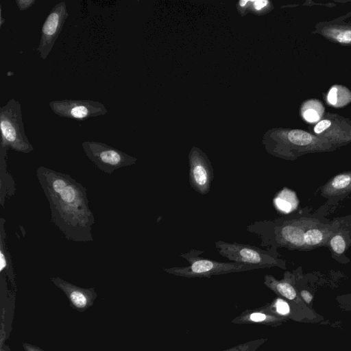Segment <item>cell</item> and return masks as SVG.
<instances>
[{
	"instance_id": "obj_1",
	"label": "cell",
	"mask_w": 351,
	"mask_h": 351,
	"mask_svg": "<svg viewBox=\"0 0 351 351\" xmlns=\"http://www.w3.org/2000/svg\"><path fill=\"white\" fill-rule=\"evenodd\" d=\"M38 182L47 198L51 220L67 240L93 241L95 217L90 210L86 189L69 174L40 166Z\"/></svg>"
},
{
	"instance_id": "obj_2",
	"label": "cell",
	"mask_w": 351,
	"mask_h": 351,
	"mask_svg": "<svg viewBox=\"0 0 351 351\" xmlns=\"http://www.w3.org/2000/svg\"><path fill=\"white\" fill-rule=\"evenodd\" d=\"M203 252L200 250L192 249L182 253L180 256L186 259L189 265L165 268L164 270L168 274L186 278H210L215 275L264 268L262 266L236 262H220L203 258L199 256Z\"/></svg>"
},
{
	"instance_id": "obj_3",
	"label": "cell",
	"mask_w": 351,
	"mask_h": 351,
	"mask_svg": "<svg viewBox=\"0 0 351 351\" xmlns=\"http://www.w3.org/2000/svg\"><path fill=\"white\" fill-rule=\"evenodd\" d=\"M0 148L29 154L34 150L24 130L21 105L14 98L0 108Z\"/></svg>"
},
{
	"instance_id": "obj_4",
	"label": "cell",
	"mask_w": 351,
	"mask_h": 351,
	"mask_svg": "<svg viewBox=\"0 0 351 351\" xmlns=\"http://www.w3.org/2000/svg\"><path fill=\"white\" fill-rule=\"evenodd\" d=\"M264 143L268 153L286 160H294L304 152L330 149L328 143L301 130H290L286 136L281 138H267Z\"/></svg>"
},
{
	"instance_id": "obj_5",
	"label": "cell",
	"mask_w": 351,
	"mask_h": 351,
	"mask_svg": "<svg viewBox=\"0 0 351 351\" xmlns=\"http://www.w3.org/2000/svg\"><path fill=\"white\" fill-rule=\"evenodd\" d=\"M215 244L219 254L231 262L262 266L264 268H286L285 261L278 257L276 250H262L254 245L237 242L228 243L221 240Z\"/></svg>"
},
{
	"instance_id": "obj_6",
	"label": "cell",
	"mask_w": 351,
	"mask_h": 351,
	"mask_svg": "<svg viewBox=\"0 0 351 351\" xmlns=\"http://www.w3.org/2000/svg\"><path fill=\"white\" fill-rule=\"evenodd\" d=\"M82 147L87 158L99 169L108 174L131 166L137 161L136 158L104 143L84 141Z\"/></svg>"
},
{
	"instance_id": "obj_7",
	"label": "cell",
	"mask_w": 351,
	"mask_h": 351,
	"mask_svg": "<svg viewBox=\"0 0 351 351\" xmlns=\"http://www.w3.org/2000/svg\"><path fill=\"white\" fill-rule=\"evenodd\" d=\"M49 107L56 115L72 119H84L105 115L108 110L101 102L88 99L51 101Z\"/></svg>"
},
{
	"instance_id": "obj_8",
	"label": "cell",
	"mask_w": 351,
	"mask_h": 351,
	"mask_svg": "<svg viewBox=\"0 0 351 351\" xmlns=\"http://www.w3.org/2000/svg\"><path fill=\"white\" fill-rule=\"evenodd\" d=\"M68 16L66 5L64 1L57 3L47 16L42 26L40 39L37 47L43 60L47 58Z\"/></svg>"
},
{
	"instance_id": "obj_9",
	"label": "cell",
	"mask_w": 351,
	"mask_h": 351,
	"mask_svg": "<svg viewBox=\"0 0 351 351\" xmlns=\"http://www.w3.org/2000/svg\"><path fill=\"white\" fill-rule=\"evenodd\" d=\"M189 165L191 186L200 195L208 194L214 178L210 160L201 149L193 147L189 154Z\"/></svg>"
},
{
	"instance_id": "obj_10",
	"label": "cell",
	"mask_w": 351,
	"mask_h": 351,
	"mask_svg": "<svg viewBox=\"0 0 351 351\" xmlns=\"http://www.w3.org/2000/svg\"><path fill=\"white\" fill-rule=\"evenodd\" d=\"M321 195L328 203H336L351 193V171L339 173L329 179L321 188Z\"/></svg>"
},
{
	"instance_id": "obj_11",
	"label": "cell",
	"mask_w": 351,
	"mask_h": 351,
	"mask_svg": "<svg viewBox=\"0 0 351 351\" xmlns=\"http://www.w3.org/2000/svg\"><path fill=\"white\" fill-rule=\"evenodd\" d=\"M339 221L335 218L332 221H319L308 228L304 234V250H311L326 246L330 237L337 230Z\"/></svg>"
},
{
	"instance_id": "obj_12",
	"label": "cell",
	"mask_w": 351,
	"mask_h": 351,
	"mask_svg": "<svg viewBox=\"0 0 351 351\" xmlns=\"http://www.w3.org/2000/svg\"><path fill=\"white\" fill-rule=\"evenodd\" d=\"M339 226L330 237L326 245L334 257H340L351 245V229L343 223L339 217Z\"/></svg>"
},
{
	"instance_id": "obj_13",
	"label": "cell",
	"mask_w": 351,
	"mask_h": 351,
	"mask_svg": "<svg viewBox=\"0 0 351 351\" xmlns=\"http://www.w3.org/2000/svg\"><path fill=\"white\" fill-rule=\"evenodd\" d=\"M7 152L0 148V203L2 207L5 199L11 197L16 191L14 181L7 170Z\"/></svg>"
},
{
	"instance_id": "obj_14",
	"label": "cell",
	"mask_w": 351,
	"mask_h": 351,
	"mask_svg": "<svg viewBox=\"0 0 351 351\" xmlns=\"http://www.w3.org/2000/svg\"><path fill=\"white\" fill-rule=\"evenodd\" d=\"M273 204L278 212L288 215L297 209L299 200L296 193L293 190L284 187L276 194L274 198Z\"/></svg>"
},
{
	"instance_id": "obj_15",
	"label": "cell",
	"mask_w": 351,
	"mask_h": 351,
	"mask_svg": "<svg viewBox=\"0 0 351 351\" xmlns=\"http://www.w3.org/2000/svg\"><path fill=\"white\" fill-rule=\"evenodd\" d=\"M290 277L289 273H285L284 279L278 280L271 275H266L264 283L274 291L288 300H293L296 298L297 293L290 281Z\"/></svg>"
},
{
	"instance_id": "obj_16",
	"label": "cell",
	"mask_w": 351,
	"mask_h": 351,
	"mask_svg": "<svg viewBox=\"0 0 351 351\" xmlns=\"http://www.w3.org/2000/svg\"><path fill=\"white\" fill-rule=\"evenodd\" d=\"M5 219L0 218V272H7L12 274V257L8 251L6 232L5 229Z\"/></svg>"
},
{
	"instance_id": "obj_17",
	"label": "cell",
	"mask_w": 351,
	"mask_h": 351,
	"mask_svg": "<svg viewBox=\"0 0 351 351\" xmlns=\"http://www.w3.org/2000/svg\"><path fill=\"white\" fill-rule=\"evenodd\" d=\"M70 298L73 304L79 308L85 306L87 303L86 295L82 291L78 289H73L71 291Z\"/></svg>"
},
{
	"instance_id": "obj_18",
	"label": "cell",
	"mask_w": 351,
	"mask_h": 351,
	"mask_svg": "<svg viewBox=\"0 0 351 351\" xmlns=\"http://www.w3.org/2000/svg\"><path fill=\"white\" fill-rule=\"evenodd\" d=\"M303 117L308 122H315L317 121L320 115L318 112V111L314 108H308L304 110L303 113Z\"/></svg>"
},
{
	"instance_id": "obj_19",
	"label": "cell",
	"mask_w": 351,
	"mask_h": 351,
	"mask_svg": "<svg viewBox=\"0 0 351 351\" xmlns=\"http://www.w3.org/2000/svg\"><path fill=\"white\" fill-rule=\"evenodd\" d=\"M335 38L341 43H351V30L339 31Z\"/></svg>"
},
{
	"instance_id": "obj_20",
	"label": "cell",
	"mask_w": 351,
	"mask_h": 351,
	"mask_svg": "<svg viewBox=\"0 0 351 351\" xmlns=\"http://www.w3.org/2000/svg\"><path fill=\"white\" fill-rule=\"evenodd\" d=\"M276 309L281 315H287L289 313V304L282 299H278L276 302Z\"/></svg>"
},
{
	"instance_id": "obj_21",
	"label": "cell",
	"mask_w": 351,
	"mask_h": 351,
	"mask_svg": "<svg viewBox=\"0 0 351 351\" xmlns=\"http://www.w3.org/2000/svg\"><path fill=\"white\" fill-rule=\"evenodd\" d=\"M331 122L330 120L324 119L319 121L314 127V132L316 134H321L330 127Z\"/></svg>"
},
{
	"instance_id": "obj_22",
	"label": "cell",
	"mask_w": 351,
	"mask_h": 351,
	"mask_svg": "<svg viewBox=\"0 0 351 351\" xmlns=\"http://www.w3.org/2000/svg\"><path fill=\"white\" fill-rule=\"evenodd\" d=\"M36 3L35 0H16V3L20 11H25Z\"/></svg>"
},
{
	"instance_id": "obj_23",
	"label": "cell",
	"mask_w": 351,
	"mask_h": 351,
	"mask_svg": "<svg viewBox=\"0 0 351 351\" xmlns=\"http://www.w3.org/2000/svg\"><path fill=\"white\" fill-rule=\"evenodd\" d=\"M328 101L331 105H336L337 103V88L332 87L328 95Z\"/></svg>"
},
{
	"instance_id": "obj_24",
	"label": "cell",
	"mask_w": 351,
	"mask_h": 351,
	"mask_svg": "<svg viewBox=\"0 0 351 351\" xmlns=\"http://www.w3.org/2000/svg\"><path fill=\"white\" fill-rule=\"evenodd\" d=\"M267 316L262 313L256 312L250 314L249 319L255 322H261L266 320L267 319Z\"/></svg>"
},
{
	"instance_id": "obj_25",
	"label": "cell",
	"mask_w": 351,
	"mask_h": 351,
	"mask_svg": "<svg viewBox=\"0 0 351 351\" xmlns=\"http://www.w3.org/2000/svg\"><path fill=\"white\" fill-rule=\"evenodd\" d=\"M251 2L253 3V8L256 11H260L263 10L269 4V1L267 0H256L251 1Z\"/></svg>"
},
{
	"instance_id": "obj_26",
	"label": "cell",
	"mask_w": 351,
	"mask_h": 351,
	"mask_svg": "<svg viewBox=\"0 0 351 351\" xmlns=\"http://www.w3.org/2000/svg\"><path fill=\"white\" fill-rule=\"evenodd\" d=\"M300 295L303 300L308 304H309L313 300V295L306 290H302L300 291Z\"/></svg>"
},
{
	"instance_id": "obj_27",
	"label": "cell",
	"mask_w": 351,
	"mask_h": 351,
	"mask_svg": "<svg viewBox=\"0 0 351 351\" xmlns=\"http://www.w3.org/2000/svg\"><path fill=\"white\" fill-rule=\"evenodd\" d=\"M339 218L343 223H344L349 228L351 229V213L348 215Z\"/></svg>"
},
{
	"instance_id": "obj_28",
	"label": "cell",
	"mask_w": 351,
	"mask_h": 351,
	"mask_svg": "<svg viewBox=\"0 0 351 351\" xmlns=\"http://www.w3.org/2000/svg\"><path fill=\"white\" fill-rule=\"evenodd\" d=\"M250 1L247 0H241L239 2V5L240 7H245L247 3H248Z\"/></svg>"
},
{
	"instance_id": "obj_29",
	"label": "cell",
	"mask_w": 351,
	"mask_h": 351,
	"mask_svg": "<svg viewBox=\"0 0 351 351\" xmlns=\"http://www.w3.org/2000/svg\"><path fill=\"white\" fill-rule=\"evenodd\" d=\"M4 21H5V19H3V16H2V8H1V5L0 6V27L2 26Z\"/></svg>"
},
{
	"instance_id": "obj_30",
	"label": "cell",
	"mask_w": 351,
	"mask_h": 351,
	"mask_svg": "<svg viewBox=\"0 0 351 351\" xmlns=\"http://www.w3.org/2000/svg\"><path fill=\"white\" fill-rule=\"evenodd\" d=\"M250 349V347L247 348V349L244 350V347L242 348L241 350H233V351H248ZM228 351H232V350H228Z\"/></svg>"
}]
</instances>
